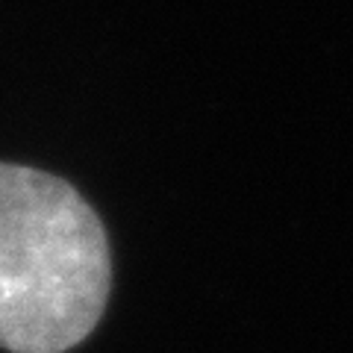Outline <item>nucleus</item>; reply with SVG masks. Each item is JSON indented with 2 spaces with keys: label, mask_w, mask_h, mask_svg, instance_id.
Segmentation results:
<instances>
[{
  "label": "nucleus",
  "mask_w": 353,
  "mask_h": 353,
  "mask_svg": "<svg viewBox=\"0 0 353 353\" xmlns=\"http://www.w3.org/2000/svg\"><path fill=\"white\" fill-rule=\"evenodd\" d=\"M112 253L71 183L0 162V347L65 353L101 321Z\"/></svg>",
  "instance_id": "1"
}]
</instances>
